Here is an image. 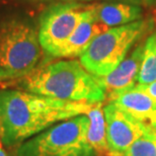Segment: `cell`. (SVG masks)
<instances>
[{
  "mask_svg": "<svg viewBox=\"0 0 156 156\" xmlns=\"http://www.w3.org/2000/svg\"><path fill=\"white\" fill-rule=\"evenodd\" d=\"M44 50L38 30L23 17L0 21V82L17 81L39 66Z\"/></svg>",
  "mask_w": 156,
  "mask_h": 156,
  "instance_id": "3957f363",
  "label": "cell"
},
{
  "mask_svg": "<svg viewBox=\"0 0 156 156\" xmlns=\"http://www.w3.org/2000/svg\"><path fill=\"white\" fill-rule=\"evenodd\" d=\"M124 156H156V131L149 130L140 137Z\"/></svg>",
  "mask_w": 156,
  "mask_h": 156,
  "instance_id": "5bb4252c",
  "label": "cell"
},
{
  "mask_svg": "<svg viewBox=\"0 0 156 156\" xmlns=\"http://www.w3.org/2000/svg\"><path fill=\"white\" fill-rule=\"evenodd\" d=\"M108 1H118V2H126L137 4L140 6H150L156 3V0H108Z\"/></svg>",
  "mask_w": 156,
  "mask_h": 156,
  "instance_id": "2e32d148",
  "label": "cell"
},
{
  "mask_svg": "<svg viewBox=\"0 0 156 156\" xmlns=\"http://www.w3.org/2000/svg\"><path fill=\"white\" fill-rule=\"evenodd\" d=\"M89 119L87 140L98 156H112L107 140L105 120L102 102L95 104L85 114Z\"/></svg>",
  "mask_w": 156,
  "mask_h": 156,
  "instance_id": "7c38bea8",
  "label": "cell"
},
{
  "mask_svg": "<svg viewBox=\"0 0 156 156\" xmlns=\"http://www.w3.org/2000/svg\"><path fill=\"white\" fill-rule=\"evenodd\" d=\"M95 104L72 102L23 89H0V141L17 147L62 121L85 115Z\"/></svg>",
  "mask_w": 156,
  "mask_h": 156,
  "instance_id": "6da1fadb",
  "label": "cell"
},
{
  "mask_svg": "<svg viewBox=\"0 0 156 156\" xmlns=\"http://www.w3.org/2000/svg\"><path fill=\"white\" fill-rule=\"evenodd\" d=\"M148 129L156 131V104L135 85L118 94L112 101Z\"/></svg>",
  "mask_w": 156,
  "mask_h": 156,
  "instance_id": "30bf717a",
  "label": "cell"
},
{
  "mask_svg": "<svg viewBox=\"0 0 156 156\" xmlns=\"http://www.w3.org/2000/svg\"><path fill=\"white\" fill-rule=\"evenodd\" d=\"M143 52L144 43L138 42L133 51L118 65L116 69L105 76L95 77L99 85L105 90L108 101L137 84Z\"/></svg>",
  "mask_w": 156,
  "mask_h": 156,
  "instance_id": "ba28073f",
  "label": "cell"
},
{
  "mask_svg": "<svg viewBox=\"0 0 156 156\" xmlns=\"http://www.w3.org/2000/svg\"><path fill=\"white\" fill-rule=\"evenodd\" d=\"M41 1H47V0H41Z\"/></svg>",
  "mask_w": 156,
  "mask_h": 156,
  "instance_id": "d6986e66",
  "label": "cell"
},
{
  "mask_svg": "<svg viewBox=\"0 0 156 156\" xmlns=\"http://www.w3.org/2000/svg\"><path fill=\"white\" fill-rule=\"evenodd\" d=\"M0 156H8L7 153H6L4 147H3V144L1 143V141H0Z\"/></svg>",
  "mask_w": 156,
  "mask_h": 156,
  "instance_id": "e0dca14e",
  "label": "cell"
},
{
  "mask_svg": "<svg viewBox=\"0 0 156 156\" xmlns=\"http://www.w3.org/2000/svg\"><path fill=\"white\" fill-rule=\"evenodd\" d=\"M140 89L143 90L152 101L156 104V80L148 84H136Z\"/></svg>",
  "mask_w": 156,
  "mask_h": 156,
  "instance_id": "9a60e30c",
  "label": "cell"
},
{
  "mask_svg": "<svg viewBox=\"0 0 156 156\" xmlns=\"http://www.w3.org/2000/svg\"><path fill=\"white\" fill-rule=\"evenodd\" d=\"M152 20H140L111 27L89 44L79 56L82 66L94 77L110 74L127 57L132 47L153 27Z\"/></svg>",
  "mask_w": 156,
  "mask_h": 156,
  "instance_id": "277c9868",
  "label": "cell"
},
{
  "mask_svg": "<svg viewBox=\"0 0 156 156\" xmlns=\"http://www.w3.org/2000/svg\"><path fill=\"white\" fill-rule=\"evenodd\" d=\"M96 16L107 27H116L143 20V8L126 2L96 3Z\"/></svg>",
  "mask_w": 156,
  "mask_h": 156,
  "instance_id": "8fae6325",
  "label": "cell"
},
{
  "mask_svg": "<svg viewBox=\"0 0 156 156\" xmlns=\"http://www.w3.org/2000/svg\"><path fill=\"white\" fill-rule=\"evenodd\" d=\"M62 2H90L92 0H61Z\"/></svg>",
  "mask_w": 156,
  "mask_h": 156,
  "instance_id": "ac0fdd59",
  "label": "cell"
},
{
  "mask_svg": "<svg viewBox=\"0 0 156 156\" xmlns=\"http://www.w3.org/2000/svg\"><path fill=\"white\" fill-rule=\"evenodd\" d=\"M107 140L112 156H124L134 142L149 130L114 101L104 107Z\"/></svg>",
  "mask_w": 156,
  "mask_h": 156,
  "instance_id": "52a82bcc",
  "label": "cell"
},
{
  "mask_svg": "<svg viewBox=\"0 0 156 156\" xmlns=\"http://www.w3.org/2000/svg\"><path fill=\"white\" fill-rule=\"evenodd\" d=\"M156 80V32L144 42V52L137 83L148 84Z\"/></svg>",
  "mask_w": 156,
  "mask_h": 156,
  "instance_id": "4fadbf2b",
  "label": "cell"
},
{
  "mask_svg": "<svg viewBox=\"0 0 156 156\" xmlns=\"http://www.w3.org/2000/svg\"><path fill=\"white\" fill-rule=\"evenodd\" d=\"M111 27L104 24L96 16V3L94 7L81 20L74 32L59 49L55 58H75L82 54L89 44Z\"/></svg>",
  "mask_w": 156,
  "mask_h": 156,
  "instance_id": "9c48e42d",
  "label": "cell"
},
{
  "mask_svg": "<svg viewBox=\"0 0 156 156\" xmlns=\"http://www.w3.org/2000/svg\"><path fill=\"white\" fill-rule=\"evenodd\" d=\"M86 115L62 121L16 147L15 156H98L87 140Z\"/></svg>",
  "mask_w": 156,
  "mask_h": 156,
  "instance_id": "5b68a950",
  "label": "cell"
},
{
  "mask_svg": "<svg viewBox=\"0 0 156 156\" xmlns=\"http://www.w3.org/2000/svg\"><path fill=\"white\" fill-rule=\"evenodd\" d=\"M94 5L95 3L60 2L46 9L40 18L38 27L39 40L44 52L55 58L59 49Z\"/></svg>",
  "mask_w": 156,
  "mask_h": 156,
  "instance_id": "8992f818",
  "label": "cell"
},
{
  "mask_svg": "<svg viewBox=\"0 0 156 156\" xmlns=\"http://www.w3.org/2000/svg\"><path fill=\"white\" fill-rule=\"evenodd\" d=\"M16 84L20 89L65 101L101 104L107 99L96 78L76 59L40 64Z\"/></svg>",
  "mask_w": 156,
  "mask_h": 156,
  "instance_id": "7a4b0ae2",
  "label": "cell"
}]
</instances>
